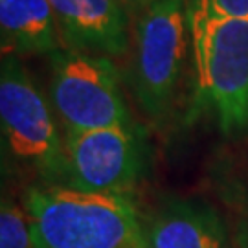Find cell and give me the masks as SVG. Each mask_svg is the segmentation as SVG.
<instances>
[{"label": "cell", "mask_w": 248, "mask_h": 248, "mask_svg": "<svg viewBox=\"0 0 248 248\" xmlns=\"http://www.w3.org/2000/svg\"><path fill=\"white\" fill-rule=\"evenodd\" d=\"M31 248H149L131 195L31 186L24 195Z\"/></svg>", "instance_id": "cell-1"}, {"label": "cell", "mask_w": 248, "mask_h": 248, "mask_svg": "<svg viewBox=\"0 0 248 248\" xmlns=\"http://www.w3.org/2000/svg\"><path fill=\"white\" fill-rule=\"evenodd\" d=\"M2 149L20 169L48 186H66L68 162L52 107L15 55L0 68Z\"/></svg>", "instance_id": "cell-2"}, {"label": "cell", "mask_w": 248, "mask_h": 248, "mask_svg": "<svg viewBox=\"0 0 248 248\" xmlns=\"http://www.w3.org/2000/svg\"><path fill=\"white\" fill-rule=\"evenodd\" d=\"M197 87L226 134L248 127V18L189 15Z\"/></svg>", "instance_id": "cell-3"}, {"label": "cell", "mask_w": 248, "mask_h": 248, "mask_svg": "<svg viewBox=\"0 0 248 248\" xmlns=\"http://www.w3.org/2000/svg\"><path fill=\"white\" fill-rule=\"evenodd\" d=\"M50 99L64 131L133 125L120 76L105 55L62 46L50 53Z\"/></svg>", "instance_id": "cell-4"}, {"label": "cell", "mask_w": 248, "mask_h": 248, "mask_svg": "<svg viewBox=\"0 0 248 248\" xmlns=\"http://www.w3.org/2000/svg\"><path fill=\"white\" fill-rule=\"evenodd\" d=\"M186 0H156L134 26L131 83L138 103L153 120L171 110L186 59Z\"/></svg>", "instance_id": "cell-5"}, {"label": "cell", "mask_w": 248, "mask_h": 248, "mask_svg": "<svg viewBox=\"0 0 248 248\" xmlns=\"http://www.w3.org/2000/svg\"><path fill=\"white\" fill-rule=\"evenodd\" d=\"M66 186L89 193L131 195L149 166V145L136 124L64 131Z\"/></svg>", "instance_id": "cell-6"}, {"label": "cell", "mask_w": 248, "mask_h": 248, "mask_svg": "<svg viewBox=\"0 0 248 248\" xmlns=\"http://www.w3.org/2000/svg\"><path fill=\"white\" fill-rule=\"evenodd\" d=\"M62 46L96 55L129 48V9L124 0H48Z\"/></svg>", "instance_id": "cell-7"}, {"label": "cell", "mask_w": 248, "mask_h": 248, "mask_svg": "<svg viewBox=\"0 0 248 248\" xmlns=\"http://www.w3.org/2000/svg\"><path fill=\"white\" fill-rule=\"evenodd\" d=\"M149 248H232L219 213L191 201H168L143 219Z\"/></svg>", "instance_id": "cell-8"}, {"label": "cell", "mask_w": 248, "mask_h": 248, "mask_svg": "<svg viewBox=\"0 0 248 248\" xmlns=\"http://www.w3.org/2000/svg\"><path fill=\"white\" fill-rule=\"evenodd\" d=\"M2 55L53 53L62 48L48 0H0Z\"/></svg>", "instance_id": "cell-9"}, {"label": "cell", "mask_w": 248, "mask_h": 248, "mask_svg": "<svg viewBox=\"0 0 248 248\" xmlns=\"http://www.w3.org/2000/svg\"><path fill=\"white\" fill-rule=\"evenodd\" d=\"M0 248H31L26 210L4 197L0 208Z\"/></svg>", "instance_id": "cell-10"}, {"label": "cell", "mask_w": 248, "mask_h": 248, "mask_svg": "<svg viewBox=\"0 0 248 248\" xmlns=\"http://www.w3.org/2000/svg\"><path fill=\"white\" fill-rule=\"evenodd\" d=\"M189 15L248 18V0H191Z\"/></svg>", "instance_id": "cell-11"}, {"label": "cell", "mask_w": 248, "mask_h": 248, "mask_svg": "<svg viewBox=\"0 0 248 248\" xmlns=\"http://www.w3.org/2000/svg\"><path fill=\"white\" fill-rule=\"evenodd\" d=\"M127 9H129V13H136V15H140L142 11L149 8L151 4H155L156 0H124Z\"/></svg>", "instance_id": "cell-12"}]
</instances>
